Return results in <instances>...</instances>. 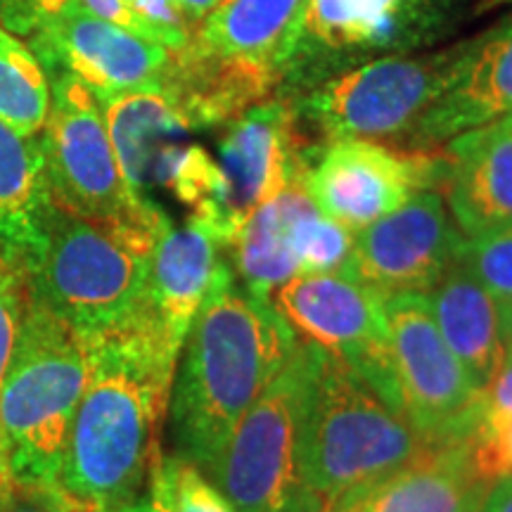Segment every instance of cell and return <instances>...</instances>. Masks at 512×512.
<instances>
[{
	"label": "cell",
	"instance_id": "cell-26",
	"mask_svg": "<svg viewBox=\"0 0 512 512\" xmlns=\"http://www.w3.org/2000/svg\"><path fill=\"white\" fill-rule=\"evenodd\" d=\"M50 112V79L27 41L0 29V121L36 136Z\"/></svg>",
	"mask_w": 512,
	"mask_h": 512
},
{
	"label": "cell",
	"instance_id": "cell-31",
	"mask_svg": "<svg viewBox=\"0 0 512 512\" xmlns=\"http://www.w3.org/2000/svg\"><path fill=\"white\" fill-rule=\"evenodd\" d=\"M128 10L143 24L145 34L171 53L188 46L192 29L178 0H126Z\"/></svg>",
	"mask_w": 512,
	"mask_h": 512
},
{
	"label": "cell",
	"instance_id": "cell-9",
	"mask_svg": "<svg viewBox=\"0 0 512 512\" xmlns=\"http://www.w3.org/2000/svg\"><path fill=\"white\" fill-rule=\"evenodd\" d=\"M394 411L430 441L470 439L482 415V392L446 347L427 294L384 297Z\"/></svg>",
	"mask_w": 512,
	"mask_h": 512
},
{
	"label": "cell",
	"instance_id": "cell-11",
	"mask_svg": "<svg viewBox=\"0 0 512 512\" xmlns=\"http://www.w3.org/2000/svg\"><path fill=\"white\" fill-rule=\"evenodd\" d=\"M460 0H309L290 67L318 64L373 53H401L430 43L441 34Z\"/></svg>",
	"mask_w": 512,
	"mask_h": 512
},
{
	"label": "cell",
	"instance_id": "cell-30",
	"mask_svg": "<svg viewBox=\"0 0 512 512\" xmlns=\"http://www.w3.org/2000/svg\"><path fill=\"white\" fill-rule=\"evenodd\" d=\"M29 304V285L24 259L15 249L3 247L0 252V384L10 366L24 313Z\"/></svg>",
	"mask_w": 512,
	"mask_h": 512
},
{
	"label": "cell",
	"instance_id": "cell-18",
	"mask_svg": "<svg viewBox=\"0 0 512 512\" xmlns=\"http://www.w3.org/2000/svg\"><path fill=\"white\" fill-rule=\"evenodd\" d=\"M491 486L472 458V437L437 441L411 465L328 512H479Z\"/></svg>",
	"mask_w": 512,
	"mask_h": 512
},
{
	"label": "cell",
	"instance_id": "cell-20",
	"mask_svg": "<svg viewBox=\"0 0 512 512\" xmlns=\"http://www.w3.org/2000/svg\"><path fill=\"white\" fill-rule=\"evenodd\" d=\"M280 76L278 69L264 64L211 53L190 36L188 46L171 53L169 67L159 81L176 100L190 128H197L235 121L266 102Z\"/></svg>",
	"mask_w": 512,
	"mask_h": 512
},
{
	"label": "cell",
	"instance_id": "cell-40",
	"mask_svg": "<svg viewBox=\"0 0 512 512\" xmlns=\"http://www.w3.org/2000/svg\"><path fill=\"white\" fill-rule=\"evenodd\" d=\"M498 313H501V332L505 349L512 351V299L510 302L498 304Z\"/></svg>",
	"mask_w": 512,
	"mask_h": 512
},
{
	"label": "cell",
	"instance_id": "cell-13",
	"mask_svg": "<svg viewBox=\"0 0 512 512\" xmlns=\"http://www.w3.org/2000/svg\"><path fill=\"white\" fill-rule=\"evenodd\" d=\"M437 169L441 164L427 157L401 155L373 140L339 138L302 181L320 214L358 233L418 195Z\"/></svg>",
	"mask_w": 512,
	"mask_h": 512
},
{
	"label": "cell",
	"instance_id": "cell-15",
	"mask_svg": "<svg viewBox=\"0 0 512 512\" xmlns=\"http://www.w3.org/2000/svg\"><path fill=\"white\" fill-rule=\"evenodd\" d=\"M219 166L230 221L240 233L261 204L304 178L306 169L294 152L292 114L283 102L266 100L235 119L219 145Z\"/></svg>",
	"mask_w": 512,
	"mask_h": 512
},
{
	"label": "cell",
	"instance_id": "cell-22",
	"mask_svg": "<svg viewBox=\"0 0 512 512\" xmlns=\"http://www.w3.org/2000/svg\"><path fill=\"white\" fill-rule=\"evenodd\" d=\"M427 302L446 347L484 392L505 356L498 302L458 264L427 292Z\"/></svg>",
	"mask_w": 512,
	"mask_h": 512
},
{
	"label": "cell",
	"instance_id": "cell-23",
	"mask_svg": "<svg viewBox=\"0 0 512 512\" xmlns=\"http://www.w3.org/2000/svg\"><path fill=\"white\" fill-rule=\"evenodd\" d=\"M309 0H221L192 31L197 46L285 74Z\"/></svg>",
	"mask_w": 512,
	"mask_h": 512
},
{
	"label": "cell",
	"instance_id": "cell-16",
	"mask_svg": "<svg viewBox=\"0 0 512 512\" xmlns=\"http://www.w3.org/2000/svg\"><path fill=\"white\" fill-rule=\"evenodd\" d=\"M223 245L202 221L183 226L166 223L152 249L143 309L162 325L178 347H183L192 320L216 285L223 268Z\"/></svg>",
	"mask_w": 512,
	"mask_h": 512
},
{
	"label": "cell",
	"instance_id": "cell-39",
	"mask_svg": "<svg viewBox=\"0 0 512 512\" xmlns=\"http://www.w3.org/2000/svg\"><path fill=\"white\" fill-rule=\"evenodd\" d=\"M93 512H166L164 505L159 498L152 494L143 496V498H133V501L114 505V508H102V510H93Z\"/></svg>",
	"mask_w": 512,
	"mask_h": 512
},
{
	"label": "cell",
	"instance_id": "cell-33",
	"mask_svg": "<svg viewBox=\"0 0 512 512\" xmlns=\"http://www.w3.org/2000/svg\"><path fill=\"white\" fill-rule=\"evenodd\" d=\"M0 512H93L67 496L60 486L19 484L10 479L0 486Z\"/></svg>",
	"mask_w": 512,
	"mask_h": 512
},
{
	"label": "cell",
	"instance_id": "cell-21",
	"mask_svg": "<svg viewBox=\"0 0 512 512\" xmlns=\"http://www.w3.org/2000/svg\"><path fill=\"white\" fill-rule=\"evenodd\" d=\"M100 102L128 190L138 202L155 204L150 190L157 159L166 147L192 131L190 124L162 81L110 95Z\"/></svg>",
	"mask_w": 512,
	"mask_h": 512
},
{
	"label": "cell",
	"instance_id": "cell-14",
	"mask_svg": "<svg viewBox=\"0 0 512 512\" xmlns=\"http://www.w3.org/2000/svg\"><path fill=\"white\" fill-rule=\"evenodd\" d=\"M27 46L43 67L72 74L100 100L159 81L171 60V50L91 15L79 0Z\"/></svg>",
	"mask_w": 512,
	"mask_h": 512
},
{
	"label": "cell",
	"instance_id": "cell-6",
	"mask_svg": "<svg viewBox=\"0 0 512 512\" xmlns=\"http://www.w3.org/2000/svg\"><path fill=\"white\" fill-rule=\"evenodd\" d=\"M318 361L320 349L299 339L230 437L211 482L235 512H325L299 467V434Z\"/></svg>",
	"mask_w": 512,
	"mask_h": 512
},
{
	"label": "cell",
	"instance_id": "cell-8",
	"mask_svg": "<svg viewBox=\"0 0 512 512\" xmlns=\"http://www.w3.org/2000/svg\"><path fill=\"white\" fill-rule=\"evenodd\" d=\"M465 46L432 55H384L323 79L304 114L332 140L387 138L415 124L451 86Z\"/></svg>",
	"mask_w": 512,
	"mask_h": 512
},
{
	"label": "cell",
	"instance_id": "cell-41",
	"mask_svg": "<svg viewBox=\"0 0 512 512\" xmlns=\"http://www.w3.org/2000/svg\"><path fill=\"white\" fill-rule=\"evenodd\" d=\"M10 472H8V467H5V460H3V453H0V486H5L10 482Z\"/></svg>",
	"mask_w": 512,
	"mask_h": 512
},
{
	"label": "cell",
	"instance_id": "cell-27",
	"mask_svg": "<svg viewBox=\"0 0 512 512\" xmlns=\"http://www.w3.org/2000/svg\"><path fill=\"white\" fill-rule=\"evenodd\" d=\"M150 491L166 512H235L202 470L183 458H166L150 477Z\"/></svg>",
	"mask_w": 512,
	"mask_h": 512
},
{
	"label": "cell",
	"instance_id": "cell-37",
	"mask_svg": "<svg viewBox=\"0 0 512 512\" xmlns=\"http://www.w3.org/2000/svg\"><path fill=\"white\" fill-rule=\"evenodd\" d=\"M479 512H512V477L498 479L491 486Z\"/></svg>",
	"mask_w": 512,
	"mask_h": 512
},
{
	"label": "cell",
	"instance_id": "cell-34",
	"mask_svg": "<svg viewBox=\"0 0 512 512\" xmlns=\"http://www.w3.org/2000/svg\"><path fill=\"white\" fill-rule=\"evenodd\" d=\"M74 3L76 0H0V29L27 41Z\"/></svg>",
	"mask_w": 512,
	"mask_h": 512
},
{
	"label": "cell",
	"instance_id": "cell-3",
	"mask_svg": "<svg viewBox=\"0 0 512 512\" xmlns=\"http://www.w3.org/2000/svg\"><path fill=\"white\" fill-rule=\"evenodd\" d=\"M432 444L349 363L320 351L299 434V467L325 512L411 465Z\"/></svg>",
	"mask_w": 512,
	"mask_h": 512
},
{
	"label": "cell",
	"instance_id": "cell-17",
	"mask_svg": "<svg viewBox=\"0 0 512 512\" xmlns=\"http://www.w3.org/2000/svg\"><path fill=\"white\" fill-rule=\"evenodd\" d=\"M512 112V19L467 43L446 93L413 128L418 145H441Z\"/></svg>",
	"mask_w": 512,
	"mask_h": 512
},
{
	"label": "cell",
	"instance_id": "cell-2",
	"mask_svg": "<svg viewBox=\"0 0 512 512\" xmlns=\"http://www.w3.org/2000/svg\"><path fill=\"white\" fill-rule=\"evenodd\" d=\"M297 344L271 304L235 285L230 266L223 268L178 354L169 399L176 456L211 477L240 420Z\"/></svg>",
	"mask_w": 512,
	"mask_h": 512
},
{
	"label": "cell",
	"instance_id": "cell-25",
	"mask_svg": "<svg viewBox=\"0 0 512 512\" xmlns=\"http://www.w3.org/2000/svg\"><path fill=\"white\" fill-rule=\"evenodd\" d=\"M50 209L41 133L24 136L0 121V242L27 259L43 238Z\"/></svg>",
	"mask_w": 512,
	"mask_h": 512
},
{
	"label": "cell",
	"instance_id": "cell-28",
	"mask_svg": "<svg viewBox=\"0 0 512 512\" xmlns=\"http://www.w3.org/2000/svg\"><path fill=\"white\" fill-rule=\"evenodd\" d=\"M354 240V230L320 214L318 207H311L297 223V235H294L299 275L344 273L354 252Z\"/></svg>",
	"mask_w": 512,
	"mask_h": 512
},
{
	"label": "cell",
	"instance_id": "cell-42",
	"mask_svg": "<svg viewBox=\"0 0 512 512\" xmlns=\"http://www.w3.org/2000/svg\"><path fill=\"white\" fill-rule=\"evenodd\" d=\"M498 121H501V124H503V126H508V128H510V131H512V112L508 114V117H503V119H498Z\"/></svg>",
	"mask_w": 512,
	"mask_h": 512
},
{
	"label": "cell",
	"instance_id": "cell-24",
	"mask_svg": "<svg viewBox=\"0 0 512 512\" xmlns=\"http://www.w3.org/2000/svg\"><path fill=\"white\" fill-rule=\"evenodd\" d=\"M311 207L316 204L306 192L302 178H297L245 221L230 247L235 254V271L245 290L254 297L268 302V294L275 287L299 275L294 235L297 223Z\"/></svg>",
	"mask_w": 512,
	"mask_h": 512
},
{
	"label": "cell",
	"instance_id": "cell-43",
	"mask_svg": "<svg viewBox=\"0 0 512 512\" xmlns=\"http://www.w3.org/2000/svg\"><path fill=\"white\" fill-rule=\"evenodd\" d=\"M3 247H5V245H3V242H0V252H3Z\"/></svg>",
	"mask_w": 512,
	"mask_h": 512
},
{
	"label": "cell",
	"instance_id": "cell-19",
	"mask_svg": "<svg viewBox=\"0 0 512 512\" xmlns=\"http://www.w3.org/2000/svg\"><path fill=\"white\" fill-rule=\"evenodd\" d=\"M448 214L465 238L512 226V131L501 121L448 140Z\"/></svg>",
	"mask_w": 512,
	"mask_h": 512
},
{
	"label": "cell",
	"instance_id": "cell-12",
	"mask_svg": "<svg viewBox=\"0 0 512 512\" xmlns=\"http://www.w3.org/2000/svg\"><path fill=\"white\" fill-rule=\"evenodd\" d=\"M460 240L463 233L441 195L420 190L403 207L358 230L344 275L382 297L427 294L453 266Z\"/></svg>",
	"mask_w": 512,
	"mask_h": 512
},
{
	"label": "cell",
	"instance_id": "cell-32",
	"mask_svg": "<svg viewBox=\"0 0 512 512\" xmlns=\"http://www.w3.org/2000/svg\"><path fill=\"white\" fill-rule=\"evenodd\" d=\"M472 458L486 482L512 477V415L498 420H479L472 434Z\"/></svg>",
	"mask_w": 512,
	"mask_h": 512
},
{
	"label": "cell",
	"instance_id": "cell-1",
	"mask_svg": "<svg viewBox=\"0 0 512 512\" xmlns=\"http://www.w3.org/2000/svg\"><path fill=\"white\" fill-rule=\"evenodd\" d=\"M91 373L76 408L57 486L91 510L138 498L150 484L181 347L143 306L86 339Z\"/></svg>",
	"mask_w": 512,
	"mask_h": 512
},
{
	"label": "cell",
	"instance_id": "cell-5",
	"mask_svg": "<svg viewBox=\"0 0 512 512\" xmlns=\"http://www.w3.org/2000/svg\"><path fill=\"white\" fill-rule=\"evenodd\" d=\"M88 373L86 339L29 297L0 384V453L15 482L57 486Z\"/></svg>",
	"mask_w": 512,
	"mask_h": 512
},
{
	"label": "cell",
	"instance_id": "cell-7",
	"mask_svg": "<svg viewBox=\"0 0 512 512\" xmlns=\"http://www.w3.org/2000/svg\"><path fill=\"white\" fill-rule=\"evenodd\" d=\"M46 72L50 112L41 145L53 202L88 221L162 230L169 216L157 204L138 202L121 176L98 95L72 74Z\"/></svg>",
	"mask_w": 512,
	"mask_h": 512
},
{
	"label": "cell",
	"instance_id": "cell-4",
	"mask_svg": "<svg viewBox=\"0 0 512 512\" xmlns=\"http://www.w3.org/2000/svg\"><path fill=\"white\" fill-rule=\"evenodd\" d=\"M157 235L81 219L53 202L36 252L24 259L29 297L83 339L105 335L138 309Z\"/></svg>",
	"mask_w": 512,
	"mask_h": 512
},
{
	"label": "cell",
	"instance_id": "cell-35",
	"mask_svg": "<svg viewBox=\"0 0 512 512\" xmlns=\"http://www.w3.org/2000/svg\"><path fill=\"white\" fill-rule=\"evenodd\" d=\"M512 415V351L505 349V356L496 375L482 392V415L479 420H498Z\"/></svg>",
	"mask_w": 512,
	"mask_h": 512
},
{
	"label": "cell",
	"instance_id": "cell-36",
	"mask_svg": "<svg viewBox=\"0 0 512 512\" xmlns=\"http://www.w3.org/2000/svg\"><path fill=\"white\" fill-rule=\"evenodd\" d=\"M79 5L86 12H91V15L105 19V22L117 24V27L126 29V31H133V34H138L143 38H150L145 34L143 24H140L138 19L133 17V12L128 10L126 0H79ZM150 41H152V38H150Z\"/></svg>",
	"mask_w": 512,
	"mask_h": 512
},
{
	"label": "cell",
	"instance_id": "cell-10",
	"mask_svg": "<svg viewBox=\"0 0 512 512\" xmlns=\"http://www.w3.org/2000/svg\"><path fill=\"white\" fill-rule=\"evenodd\" d=\"M268 304L302 342L349 363L394 408L382 294L344 273H304L275 287Z\"/></svg>",
	"mask_w": 512,
	"mask_h": 512
},
{
	"label": "cell",
	"instance_id": "cell-29",
	"mask_svg": "<svg viewBox=\"0 0 512 512\" xmlns=\"http://www.w3.org/2000/svg\"><path fill=\"white\" fill-rule=\"evenodd\" d=\"M458 264L477 280L498 304L512 299V226L486 230L460 240L456 249Z\"/></svg>",
	"mask_w": 512,
	"mask_h": 512
},
{
	"label": "cell",
	"instance_id": "cell-38",
	"mask_svg": "<svg viewBox=\"0 0 512 512\" xmlns=\"http://www.w3.org/2000/svg\"><path fill=\"white\" fill-rule=\"evenodd\" d=\"M219 3L221 0H178V5H181L183 15H185V19H188V24L192 29L200 27L202 19L207 17Z\"/></svg>",
	"mask_w": 512,
	"mask_h": 512
}]
</instances>
